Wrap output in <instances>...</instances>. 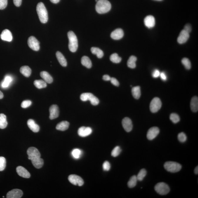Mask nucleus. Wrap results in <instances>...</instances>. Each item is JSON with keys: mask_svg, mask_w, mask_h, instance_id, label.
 <instances>
[{"mask_svg": "<svg viewBox=\"0 0 198 198\" xmlns=\"http://www.w3.org/2000/svg\"><path fill=\"white\" fill-rule=\"evenodd\" d=\"M110 59L111 61L114 63H119L122 61V58L119 57L117 53H113L110 56Z\"/></svg>", "mask_w": 198, "mask_h": 198, "instance_id": "nucleus-36", "label": "nucleus"}, {"mask_svg": "<svg viewBox=\"0 0 198 198\" xmlns=\"http://www.w3.org/2000/svg\"><path fill=\"white\" fill-rule=\"evenodd\" d=\"M6 116L4 114H0V128L4 129L7 125Z\"/></svg>", "mask_w": 198, "mask_h": 198, "instance_id": "nucleus-30", "label": "nucleus"}, {"mask_svg": "<svg viewBox=\"0 0 198 198\" xmlns=\"http://www.w3.org/2000/svg\"><path fill=\"white\" fill-rule=\"evenodd\" d=\"M23 195V192L21 190L19 189H14L11 190L7 193V198H20Z\"/></svg>", "mask_w": 198, "mask_h": 198, "instance_id": "nucleus-14", "label": "nucleus"}, {"mask_svg": "<svg viewBox=\"0 0 198 198\" xmlns=\"http://www.w3.org/2000/svg\"><path fill=\"white\" fill-rule=\"evenodd\" d=\"M69 39V48L72 52H75L78 49V40L76 35L72 31H70L68 33Z\"/></svg>", "mask_w": 198, "mask_h": 198, "instance_id": "nucleus-3", "label": "nucleus"}, {"mask_svg": "<svg viewBox=\"0 0 198 198\" xmlns=\"http://www.w3.org/2000/svg\"><path fill=\"white\" fill-rule=\"evenodd\" d=\"M189 38V33L183 29L180 32L179 36L177 39L179 43L182 44L185 43Z\"/></svg>", "mask_w": 198, "mask_h": 198, "instance_id": "nucleus-16", "label": "nucleus"}, {"mask_svg": "<svg viewBox=\"0 0 198 198\" xmlns=\"http://www.w3.org/2000/svg\"><path fill=\"white\" fill-rule=\"evenodd\" d=\"M103 170L105 171H108L110 168V163L108 161H105L103 164Z\"/></svg>", "mask_w": 198, "mask_h": 198, "instance_id": "nucleus-45", "label": "nucleus"}, {"mask_svg": "<svg viewBox=\"0 0 198 198\" xmlns=\"http://www.w3.org/2000/svg\"><path fill=\"white\" fill-rule=\"evenodd\" d=\"M91 51L92 54L96 55L99 58H102L104 55L103 51L96 47H93L91 48Z\"/></svg>", "mask_w": 198, "mask_h": 198, "instance_id": "nucleus-33", "label": "nucleus"}, {"mask_svg": "<svg viewBox=\"0 0 198 198\" xmlns=\"http://www.w3.org/2000/svg\"><path fill=\"white\" fill-rule=\"evenodd\" d=\"M194 172L195 174H198V166L196 167L195 168Z\"/></svg>", "mask_w": 198, "mask_h": 198, "instance_id": "nucleus-54", "label": "nucleus"}, {"mask_svg": "<svg viewBox=\"0 0 198 198\" xmlns=\"http://www.w3.org/2000/svg\"><path fill=\"white\" fill-rule=\"evenodd\" d=\"M190 107L193 112H196L198 110V98L194 96L192 98L190 103Z\"/></svg>", "mask_w": 198, "mask_h": 198, "instance_id": "nucleus-26", "label": "nucleus"}, {"mask_svg": "<svg viewBox=\"0 0 198 198\" xmlns=\"http://www.w3.org/2000/svg\"><path fill=\"white\" fill-rule=\"evenodd\" d=\"M16 171L20 176L26 178H29L31 177L30 174L23 167L19 166L16 168Z\"/></svg>", "mask_w": 198, "mask_h": 198, "instance_id": "nucleus-17", "label": "nucleus"}, {"mask_svg": "<svg viewBox=\"0 0 198 198\" xmlns=\"http://www.w3.org/2000/svg\"><path fill=\"white\" fill-rule=\"evenodd\" d=\"M50 1L53 4H56L60 1V0H50Z\"/></svg>", "mask_w": 198, "mask_h": 198, "instance_id": "nucleus-53", "label": "nucleus"}, {"mask_svg": "<svg viewBox=\"0 0 198 198\" xmlns=\"http://www.w3.org/2000/svg\"><path fill=\"white\" fill-rule=\"evenodd\" d=\"M13 78L9 75H7L4 77V81L1 82V86L2 88H7L9 86L10 84L12 82Z\"/></svg>", "mask_w": 198, "mask_h": 198, "instance_id": "nucleus-25", "label": "nucleus"}, {"mask_svg": "<svg viewBox=\"0 0 198 198\" xmlns=\"http://www.w3.org/2000/svg\"><path fill=\"white\" fill-rule=\"evenodd\" d=\"M122 125L124 129L127 132H130L132 129V121L129 118L126 117L124 118L122 121Z\"/></svg>", "mask_w": 198, "mask_h": 198, "instance_id": "nucleus-12", "label": "nucleus"}, {"mask_svg": "<svg viewBox=\"0 0 198 198\" xmlns=\"http://www.w3.org/2000/svg\"><path fill=\"white\" fill-rule=\"evenodd\" d=\"M1 38L3 41L11 42L13 39L12 35L11 32L8 29H4L1 34Z\"/></svg>", "mask_w": 198, "mask_h": 198, "instance_id": "nucleus-18", "label": "nucleus"}, {"mask_svg": "<svg viewBox=\"0 0 198 198\" xmlns=\"http://www.w3.org/2000/svg\"><path fill=\"white\" fill-rule=\"evenodd\" d=\"M103 80L106 81L110 80L111 79L110 76L107 75H103Z\"/></svg>", "mask_w": 198, "mask_h": 198, "instance_id": "nucleus-52", "label": "nucleus"}, {"mask_svg": "<svg viewBox=\"0 0 198 198\" xmlns=\"http://www.w3.org/2000/svg\"><path fill=\"white\" fill-rule=\"evenodd\" d=\"M41 76L44 81L46 83H51L53 82V78L49 73L46 71L41 72L40 73Z\"/></svg>", "mask_w": 198, "mask_h": 198, "instance_id": "nucleus-23", "label": "nucleus"}, {"mask_svg": "<svg viewBox=\"0 0 198 198\" xmlns=\"http://www.w3.org/2000/svg\"><path fill=\"white\" fill-rule=\"evenodd\" d=\"M7 5V0H0V9L6 8Z\"/></svg>", "mask_w": 198, "mask_h": 198, "instance_id": "nucleus-46", "label": "nucleus"}, {"mask_svg": "<svg viewBox=\"0 0 198 198\" xmlns=\"http://www.w3.org/2000/svg\"><path fill=\"white\" fill-rule=\"evenodd\" d=\"M137 181H138V179H137L136 176H132L128 182L127 184L128 187L130 188H133L136 185Z\"/></svg>", "mask_w": 198, "mask_h": 198, "instance_id": "nucleus-35", "label": "nucleus"}, {"mask_svg": "<svg viewBox=\"0 0 198 198\" xmlns=\"http://www.w3.org/2000/svg\"><path fill=\"white\" fill-rule=\"evenodd\" d=\"M170 118V120L175 124L178 123V122H179L180 120L179 115L175 113L171 114Z\"/></svg>", "mask_w": 198, "mask_h": 198, "instance_id": "nucleus-40", "label": "nucleus"}, {"mask_svg": "<svg viewBox=\"0 0 198 198\" xmlns=\"http://www.w3.org/2000/svg\"><path fill=\"white\" fill-rule=\"evenodd\" d=\"M28 44L31 49L38 51L40 49V42L34 36H31L28 40Z\"/></svg>", "mask_w": 198, "mask_h": 198, "instance_id": "nucleus-8", "label": "nucleus"}, {"mask_svg": "<svg viewBox=\"0 0 198 198\" xmlns=\"http://www.w3.org/2000/svg\"><path fill=\"white\" fill-rule=\"evenodd\" d=\"M145 25L149 28H152L155 25V20L154 17L152 16H147L144 19Z\"/></svg>", "mask_w": 198, "mask_h": 198, "instance_id": "nucleus-20", "label": "nucleus"}, {"mask_svg": "<svg viewBox=\"0 0 198 198\" xmlns=\"http://www.w3.org/2000/svg\"><path fill=\"white\" fill-rule=\"evenodd\" d=\"M162 103L160 99L155 97L152 100L150 105L151 112L155 113L157 112L162 107Z\"/></svg>", "mask_w": 198, "mask_h": 198, "instance_id": "nucleus-7", "label": "nucleus"}, {"mask_svg": "<svg viewBox=\"0 0 198 198\" xmlns=\"http://www.w3.org/2000/svg\"><path fill=\"white\" fill-rule=\"evenodd\" d=\"M32 164L35 168L39 169L42 168L43 166L44 162L43 160L41 157L36 158L32 160H31Z\"/></svg>", "mask_w": 198, "mask_h": 198, "instance_id": "nucleus-27", "label": "nucleus"}, {"mask_svg": "<svg viewBox=\"0 0 198 198\" xmlns=\"http://www.w3.org/2000/svg\"><path fill=\"white\" fill-rule=\"evenodd\" d=\"M155 1H162V0H155Z\"/></svg>", "mask_w": 198, "mask_h": 198, "instance_id": "nucleus-56", "label": "nucleus"}, {"mask_svg": "<svg viewBox=\"0 0 198 198\" xmlns=\"http://www.w3.org/2000/svg\"><path fill=\"white\" fill-rule=\"evenodd\" d=\"M132 94L133 96L136 99L140 98L141 95V89L140 86H136L132 89Z\"/></svg>", "mask_w": 198, "mask_h": 198, "instance_id": "nucleus-31", "label": "nucleus"}, {"mask_svg": "<svg viewBox=\"0 0 198 198\" xmlns=\"http://www.w3.org/2000/svg\"><path fill=\"white\" fill-rule=\"evenodd\" d=\"M137 60V57L135 56H132L129 58L127 61V66L130 68H135L136 66V62Z\"/></svg>", "mask_w": 198, "mask_h": 198, "instance_id": "nucleus-32", "label": "nucleus"}, {"mask_svg": "<svg viewBox=\"0 0 198 198\" xmlns=\"http://www.w3.org/2000/svg\"><path fill=\"white\" fill-rule=\"evenodd\" d=\"M56 57L59 63L63 67H66L67 65V61L64 56L60 51H57L56 53Z\"/></svg>", "mask_w": 198, "mask_h": 198, "instance_id": "nucleus-22", "label": "nucleus"}, {"mask_svg": "<svg viewBox=\"0 0 198 198\" xmlns=\"http://www.w3.org/2000/svg\"><path fill=\"white\" fill-rule=\"evenodd\" d=\"M92 130L89 127H82L78 130V134L80 136L85 137L90 135Z\"/></svg>", "mask_w": 198, "mask_h": 198, "instance_id": "nucleus-15", "label": "nucleus"}, {"mask_svg": "<svg viewBox=\"0 0 198 198\" xmlns=\"http://www.w3.org/2000/svg\"><path fill=\"white\" fill-rule=\"evenodd\" d=\"M111 4L108 0H98L95 6L96 10L99 14H104L110 11Z\"/></svg>", "mask_w": 198, "mask_h": 198, "instance_id": "nucleus-1", "label": "nucleus"}, {"mask_svg": "<svg viewBox=\"0 0 198 198\" xmlns=\"http://www.w3.org/2000/svg\"><path fill=\"white\" fill-rule=\"evenodd\" d=\"M32 104V102L30 100H25L22 102L21 106L23 108H26L29 107Z\"/></svg>", "mask_w": 198, "mask_h": 198, "instance_id": "nucleus-44", "label": "nucleus"}, {"mask_svg": "<svg viewBox=\"0 0 198 198\" xmlns=\"http://www.w3.org/2000/svg\"><path fill=\"white\" fill-rule=\"evenodd\" d=\"M80 98L83 101L90 100L93 105H97L99 103L98 99L91 93H84L81 94Z\"/></svg>", "mask_w": 198, "mask_h": 198, "instance_id": "nucleus-5", "label": "nucleus"}, {"mask_svg": "<svg viewBox=\"0 0 198 198\" xmlns=\"http://www.w3.org/2000/svg\"><path fill=\"white\" fill-rule=\"evenodd\" d=\"M50 119L53 120L59 116V110L58 106L56 105H53L50 106L49 109Z\"/></svg>", "mask_w": 198, "mask_h": 198, "instance_id": "nucleus-13", "label": "nucleus"}, {"mask_svg": "<svg viewBox=\"0 0 198 198\" xmlns=\"http://www.w3.org/2000/svg\"><path fill=\"white\" fill-rule=\"evenodd\" d=\"M110 82L113 85L116 86H119V83L116 78H111L110 80Z\"/></svg>", "mask_w": 198, "mask_h": 198, "instance_id": "nucleus-47", "label": "nucleus"}, {"mask_svg": "<svg viewBox=\"0 0 198 198\" xmlns=\"http://www.w3.org/2000/svg\"><path fill=\"white\" fill-rule=\"evenodd\" d=\"M33 83L35 86L39 89L45 88L47 87L46 83L42 80H35L34 82Z\"/></svg>", "mask_w": 198, "mask_h": 198, "instance_id": "nucleus-34", "label": "nucleus"}, {"mask_svg": "<svg viewBox=\"0 0 198 198\" xmlns=\"http://www.w3.org/2000/svg\"><path fill=\"white\" fill-rule=\"evenodd\" d=\"M81 63L83 66H85L88 68H90L92 67V63L89 57L84 56L81 59Z\"/></svg>", "mask_w": 198, "mask_h": 198, "instance_id": "nucleus-29", "label": "nucleus"}, {"mask_svg": "<svg viewBox=\"0 0 198 198\" xmlns=\"http://www.w3.org/2000/svg\"><path fill=\"white\" fill-rule=\"evenodd\" d=\"M124 36L123 30L120 28L115 29L111 33L110 36L112 39L118 40L122 39Z\"/></svg>", "mask_w": 198, "mask_h": 198, "instance_id": "nucleus-19", "label": "nucleus"}, {"mask_svg": "<svg viewBox=\"0 0 198 198\" xmlns=\"http://www.w3.org/2000/svg\"><path fill=\"white\" fill-rule=\"evenodd\" d=\"M6 163L5 158L3 157H0V171H3L5 169Z\"/></svg>", "mask_w": 198, "mask_h": 198, "instance_id": "nucleus-42", "label": "nucleus"}, {"mask_svg": "<svg viewBox=\"0 0 198 198\" xmlns=\"http://www.w3.org/2000/svg\"><path fill=\"white\" fill-rule=\"evenodd\" d=\"M178 138L179 141L181 142H184L187 141V136L184 132H181L178 134Z\"/></svg>", "mask_w": 198, "mask_h": 198, "instance_id": "nucleus-43", "label": "nucleus"}, {"mask_svg": "<svg viewBox=\"0 0 198 198\" xmlns=\"http://www.w3.org/2000/svg\"><path fill=\"white\" fill-rule=\"evenodd\" d=\"M4 95L3 94V93L0 91V99H1L3 98L4 97Z\"/></svg>", "mask_w": 198, "mask_h": 198, "instance_id": "nucleus-55", "label": "nucleus"}, {"mask_svg": "<svg viewBox=\"0 0 198 198\" xmlns=\"http://www.w3.org/2000/svg\"><path fill=\"white\" fill-rule=\"evenodd\" d=\"M155 191L158 194L165 195L169 192L170 189L169 186L164 182H160L157 184L155 187Z\"/></svg>", "mask_w": 198, "mask_h": 198, "instance_id": "nucleus-6", "label": "nucleus"}, {"mask_svg": "<svg viewBox=\"0 0 198 198\" xmlns=\"http://www.w3.org/2000/svg\"><path fill=\"white\" fill-rule=\"evenodd\" d=\"M82 154V151L78 149H73L72 152V156L76 159H79L80 157Z\"/></svg>", "mask_w": 198, "mask_h": 198, "instance_id": "nucleus-38", "label": "nucleus"}, {"mask_svg": "<svg viewBox=\"0 0 198 198\" xmlns=\"http://www.w3.org/2000/svg\"><path fill=\"white\" fill-rule=\"evenodd\" d=\"M27 153L28 159L31 160L36 158L41 157V154L36 147H29L27 151Z\"/></svg>", "mask_w": 198, "mask_h": 198, "instance_id": "nucleus-9", "label": "nucleus"}, {"mask_svg": "<svg viewBox=\"0 0 198 198\" xmlns=\"http://www.w3.org/2000/svg\"><path fill=\"white\" fill-rule=\"evenodd\" d=\"M160 76L161 79H162V80L165 81L167 80V77L165 72H162V73H161Z\"/></svg>", "mask_w": 198, "mask_h": 198, "instance_id": "nucleus-51", "label": "nucleus"}, {"mask_svg": "<svg viewBox=\"0 0 198 198\" xmlns=\"http://www.w3.org/2000/svg\"><path fill=\"white\" fill-rule=\"evenodd\" d=\"M68 180L72 184L81 187L83 185L84 181L82 178L79 176L76 175H71L68 177Z\"/></svg>", "mask_w": 198, "mask_h": 198, "instance_id": "nucleus-10", "label": "nucleus"}, {"mask_svg": "<svg viewBox=\"0 0 198 198\" xmlns=\"http://www.w3.org/2000/svg\"><path fill=\"white\" fill-rule=\"evenodd\" d=\"M69 125V123L67 121H62V122L57 124V126L56 127V128L58 130L64 131L68 128Z\"/></svg>", "mask_w": 198, "mask_h": 198, "instance_id": "nucleus-24", "label": "nucleus"}, {"mask_svg": "<svg viewBox=\"0 0 198 198\" xmlns=\"http://www.w3.org/2000/svg\"><path fill=\"white\" fill-rule=\"evenodd\" d=\"M147 172L145 169H141L140 171L138 173V175L137 176L138 181H142L144 179L146 175H147Z\"/></svg>", "mask_w": 198, "mask_h": 198, "instance_id": "nucleus-37", "label": "nucleus"}, {"mask_svg": "<svg viewBox=\"0 0 198 198\" xmlns=\"http://www.w3.org/2000/svg\"><path fill=\"white\" fill-rule=\"evenodd\" d=\"M98 1V0H95V1H97H97Z\"/></svg>", "mask_w": 198, "mask_h": 198, "instance_id": "nucleus-57", "label": "nucleus"}, {"mask_svg": "<svg viewBox=\"0 0 198 198\" xmlns=\"http://www.w3.org/2000/svg\"><path fill=\"white\" fill-rule=\"evenodd\" d=\"M13 2L16 6L19 7L21 5L22 0H13Z\"/></svg>", "mask_w": 198, "mask_h": 198, "instance_id": "nucleus-50", "label": "nucleus"}, {"mask_svg": "<svg viewBox=\"0 0 198 198\" xmlns=\"http://www.w3.org/2000/svg\"><path fill=\"white\" fill-rule=\"evenodd\" d=\"M160 72L159 70L155 69V70L153 71V73H152V76L154 78H157L160 75Z\"/></svg>", "mask_w": 198, "mask_h": 198, "instance_id": "nucleus-48", "label": "nucleus"}, {"mask_svg": "<svg viewBox=\"0 0 198 198\" xmlns=\"http://www.w3.org/2000/svg\"><path fill=\"white\" fill-rule=\"evenodd\" d=\"M27 125L31 130L34 132H39L40 127L39 125L35 123L33 120L30 119L28 120L27 122Z\"/></svg>", "mask_w": 198, "mask_h": 198, "instance_id": "nucleus-21", "label": "nucleus"}, {"mask_svg": "<svg viewBox=\"0 0 198 198\" xmlns=\"http://www.w3.org/2000/svg\"><path fill=\"white\" fill-rule=\"evenodd\" d=\"M164 167L168 172L175 173L181 170L182 166L178 162L169 161L165 162Z\"/></svg>", "mask_w": 198, "mask_h": 198, "instance_id": "nucleus-4", "label": "nucleus"}, {"mask_svg": "<svg viewBox=\"0 0 198 198\" xmlns=\"http://www.w3.org/2000/svg\"><path fill=\"white\" fill-rule=\"evenodd\" d=\"M36 11L41 23H46L48 20V12L43 3H38L36 6Z\"/></svg>", "mask_w": 198, "mask_h": 198, "instance_id": "nucleus-2", "label": "nucleus"}, {"mask_svg": "<svg viewBox=\"0 0 198 198\" xmlns=\"http://www.w3.org/2000/svg\"><path fill=\"white\" fill-rule=\"evenodd\" d=\"M121 151H122V149H121L120 147L119 146H117L112 150L111 155L114 157H116L120 154Z\"/></svg>", "mask_w": 198, "mask_h": 198, "instance_id": "nucleus-41", "label": "nucleus"}, {"mask_svg": "<svg viewBox=\"0 0 198 198\" xmlns=\"http://www.w3.org/2000/svg\"><path fill=\"white\" fill-rule=\"evenodd\" d=\"M184 29L189 33L192 31L191 25L189 24H186L185 26H184Z\"/></svg>", "mask_w": 198, "mask_h": 198, "instance_id": "nucleus-49", "label": "nucleus"}, {"mask_svg": "<svg viewBox=\"0 0 198 198\" xmlns=\"http://www.w3.org/2000/svg\"><path fill=\"white\" fill-rule=\"evenodd\" d=\"M20 72L24 76L29 77L31 74V69L28 66H23L20 68Z\"/></svg>", "mask_w": 198, "mask_h": 198, "instance_id": "nucleus-28", "label": "nucleus"}, {"mask_svg": "<svg viewBox=\"0 0 198 198\" xmlns=\"http://www.w3.org/2000/svg\"><path fill=\"white\" fill-rule=\"evenodd\" d=\"M160 130L157 127H152L148 130L147 134V138L149 140L154 139L159 134Z\"/></svg>", "mask_w": 198, "mask_h": 198, "instance_id": "nucleus-11", "label": "nucleus"}, {"mask_svg": "<svg viewBox=\"0 0 198 198\" xmlns=\"http://www.w3.org/2000/svg\"><path fill=\"white\" fill-rule=\"evenodd\" d=\"M182 63L187 69H190L191 68V63L189 59L187 58H184L182 60Z\"/></svg>", "mask_w": 198, "mask_h": 198, "instance_id": "nucleus-39", "label": "nucleus"}]
</instances>
